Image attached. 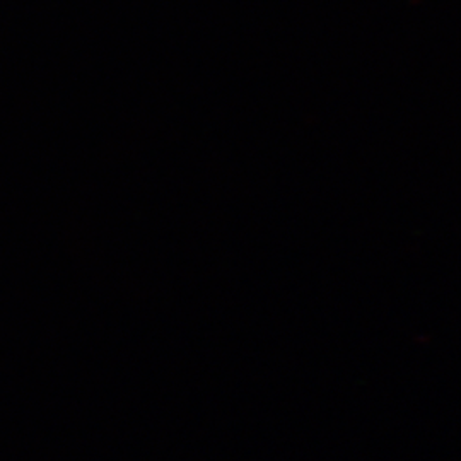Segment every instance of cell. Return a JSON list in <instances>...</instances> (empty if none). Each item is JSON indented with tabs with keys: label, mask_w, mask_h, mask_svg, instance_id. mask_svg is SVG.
<instances>
[]
</instances>
